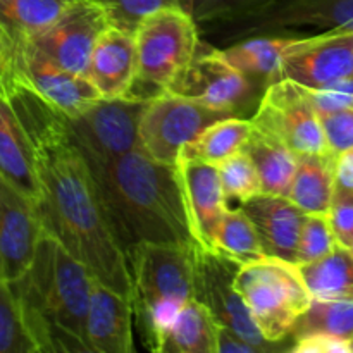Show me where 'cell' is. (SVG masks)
<instances>
[{"label": "cell", "instance_id": "cell-1", "mask_svg": "<svg viewBox=\"0 0 353 353\" xmlns=\"http://www.w3.org/2000/svg\"><path fill=\"white\" fill-rule=\"evenodd\" d=\"M0 86L33 147L45 231L81 261L97 281L131 299L130 264L114 238L68 116L17 74Z\"/></svg>", "mask_w": 353, "mask_h": 353}, {"label": "cell", "instance_id": "cell-2", "mask_svg": "<svg viewBox=\"0 0 353 353\" xmlns=\"http://www.w3.org/2000/svg\"><path fill=\"white\" fill-rule=\"evenodd\" d=\"M90 171L114 238L126 259L140 243L196 245L174 165L154 161L137 148L107 165H93Z\"/></svg>", "mask_w": 353, "mask_h": 353}, {"label": "cell", "instance_id": "cell-3", "mask_svg": "<svg viewBox=\"0 0 353 353\" xmlns=\"http://www.w3.org/2000/svg\"><path fill=\"white\" fill-rule=\"evenodd\" d=\"M93 283L90 269L45 231L31 268L9 283L38 353H90L86 319Z\"/></svg>", "mask_w": 353, "mask_h": 353}, {"label": "cell", "instance_id": "cell-4", "mask_svg": "<svg viewBox=\"0 0 353 353\" xmlns=\"http://www.w3.org/2000/svg\"><path fill=\"white\" fill-rule=\"evenodd\" d=\"M195 248L140 243L128 257L134 327L147 350L161 353L172 321L193 299Z\"/></svg>", "mask_w": 353, "mask_h": 353}, {"label": "cell", "instance_id": "cell-5", "mask_svg": "<svg viewBox=\"0 0 353 353\" xmlns=\"http://www.w3.org/2000/svg\"><path fill=\"white\" fill-rule=\"evenodd\" d=\"M353 31V0H269L240 16L200 24L203 43L224 48L255 37L307 38Z\"/></svg>", "mask_w": 353, "mask_h": 353}, {"label": "cell", "instance_id": "cell-6", "mask_svg": "<svg viewBox=\"0 0 353 353\" xmlns=\"http://www.w3.org/2000/svg\"><path fill=\"white\" fill-rule=\"evenodd\" d=\"M137 74L124 97L148 100L168 93L200 45L199 26L188 10L169 7L148 16L134 33Z\"/></svg>", "mask_w": 353, "mask_h": 353}, {"label": "cell", "instance_id": "cell-7", "mask_svg": "<svg viewBox=\"0 0 353 353\" xmlns=\"http://www.w3.org/2000/svg\"><path fill=\"white\" fill-rule=\"evenodd\" d=\"M234 288L265 340L290 350V331L312 302L299 265L276 257L245 264L238 269Z\"/></svg>", "mask_w": 353, "mask_h": 353}, {"label": "cell", "instance_id": "cell-8", "mask_svg": "<svg viewBox=\"0 0 353 353\" xmlns=\"http://www.w3.org/2000/svg\"><path fill=\"white\" fill-rule=\"evenodd\" d=\"M268 86L264 79L233 68L216 47L200 40L195 57L176 76L168 92L245 117L247 109L259 107Z\"/></svg>", "mask_w": 353, "mask_h": 353}, {"label": "cell", "instance_id": "cell-9", "mask_svg": "<svg viewBox=\"0 0 353 353\" xmlns=\"http://www.w3.org/2000/svg\"><path fill=\"white\" fill-rule=\"evenodd\" d=\"M250 121L254 130L274 138L296 155L330 152L310 90L292 79L271 83Z\"/></svg>", "mask_w": 353, "mask_h": 353}, {"label": "cell", "instance_id": "cell-10", "mask_svg": "<svg viewBox=\"0 0 353 353\" xmlns=\"http://www.w3.org/2000/svg\"><path fill=\"white\" fill-rule=\"evenodd\" d=\"M228 117L238 116L168 92L147 102L140 121V150L154 161L174 165L185 145Z\"/></svg>", "mask_w": 353, "mask_h": 353}, {"label": "cell", "instance_id": "cell-11", "mask_svg": "<svg viewBox=\"0 0 353 353\" xmlns=\"http://www.w3.org/2000/svg\"><path fill=\"white\" fill-rule=\"evenodd\" d=\"M145 107V100L117 97L100 99L78 116H68L90 168L107 165L140 148V121Z\"/></svg>", "mask_w": 353, "mask_h": 353}, {"label": "cell", "instance_id": "cell-12", "mask_svg": "<svg viewBox=\"0 0 353 353\" xmlns=\"http://www.w3.org/2000/svg\"><path fill=\"white\" fill-rule=\"evenodd\" d=\"M241 265L217 252L195 248V293L193 299L210 310L221 326L240 334L259 352L286 350V347L271 343L255 324L247 303L234 288V278Z\"/></svg>", "mask_w": 353, "mask_h": 353}, {"label": "cell", "instance_id": "cell-13", "mask_svg": "<svg viewBox=\"0 0 353 353\" xmlns=\"http://www.w3.org/2000/svg\"><path fill=\"white\" fill-rule=\"evenodd\" d=\"M353 74V31L295 38L283 55L278 79H292L309 90L326 88Z\"/></svg>", "mask_w": 353, "mask_h": 353}, {"label": "cell", "instance_id": "cell-14", "mask_svg": "<svg viewBox=\"0 0 353 353\" xmlns=\"http://www.w3.org/2000/svg\"><path fill=\"white\" fill-rule=\"evenodd\" d=\"M107 28L110 23L97 0H72L52 26L30 41L61 68L83 74L97 40Z\"/></svg>", "mask_w": 353, "mask_h": 353}, {"label": "cell", "instance_id": "cell-15", "mask_svg": "<svg viewBox=\"0 0 353 353\" xmlns=\"http://www.w3.org/2000/svg\"><path fill=\"white\" fill-rule=\"evenodd\" d=\"M43 233L40 205L0 176V268L6 281L26 274Z\"/></svg>", "mask_w": 353, "mask_h": 353}, {"label": "cell", "instance_id": "cell-16", "mask_svg": "<svg viewBox=\"0 0 353 353\" xmlns=\"http://www.w3.org/2000/svg\"><path fill=\"white\" fill-rule=\"evenodd\" d=\"M16 74L69 117L78 116L102 99L85 74L55 64L30 40H16Z\"/></svg>", "mask_w": 353, "mask_h": 353}, {"label": "cell", "instance_id": "cell-17", "mask_svg": "<svg viewBox=\"0 0 353 353\" xmlns=\"http://www.w3.org/2000/svg\"><path fill=\"white\" fill-rule=\"evenodd\" d=\"M174 168L193 240L196 247L214 250V234L228 209L219 169L185 157H178Z\"/></svg>", "mask_w": 353, "mask_h": 353}, {"label": "cell", "instance_id": "cell-18", "mask_svg": "<svg viewBox=\"0 0 353 353\" xmlns=\"http://www.w3.org/2000/svg\"><path fill=\"white\" fill-rule=\"evenodd\" d=\"M268 257L296 264V248L307 214L288 196L259 193L241 203Z\"/></svg>", "mask_w": 353, "mask_h": 353}, {"label": "cell", "instance_id": "cell-19", "mask_svg": "<svg viewBox=\"0 0 353 353\" xmlns=\"http://www.w3.org/2000/svg\"><path fill=\"white\" fill-rule=\"evenodd\" d=\"M134 317L130 296L93 283L90 296L86 338L90 353H133Z\"/></svg>", "mask_w": 353, "mask_h": 353}, {"label": "cell", "instance_id": "cell-20", "mask_svg": "<svg viewBox=\"0 0 353 353\" xmlns=\"http://www.w3.org/2000/svg\"><path fill=\"white\" fill-rule=\"evenodd\" d=\"M83 74L102 99L124 97L137 74V40L119 28H107L97 40Z\"/></svg>", "mask_w": 353, "mask_h": 353}, {"label": "cell", "instance_id": "cell-21", "mask_svg": "<svg viewBox=\"0 0 353 353\" xmlns=\"http://www.w3.org/2000/svg\"><path fill=\"white\" fill-rule=\"evenodd\" d=\"M0 176L40 205L41 190L31 141L0 86Z\"/></svg>", "mask_w": 353, "mask_h": 353}, {"label": "cell", "instance_id": "cell-22", "mask_svg": "<svg viewBox=\"0 0 353 353\" xmlns=\"http://www.w3.org/2000/svg\"><path fill=\"white\" fill-rule=\"evenodd\" d=\"M336 155L299 154L288 199L305 214H327L334 196Z\"/></svg>", "mask_w": 353, "mask_h": 353}, {"label": "cell", "instance_id": "cell-23", "mask_svg": "<svg viewBox=\"0 0 353 353\" xmlns=\"http://www.w3.org/2000/svg\"><path fill=\"white\" fill-rule=\"evenodd\" d=\"M219 323L210 310L192 299L172 321L162 341L161 353H219Z\"/></svg>", "mask_w": 353, "mask_h": 353}, {"label": "cell", "instance_id": "cell-24", "mask_svg": "<svg viewBox=\"0 0 353 353\" xmlns=\"http://www.w3.org/2000/svg\"><path fill=\"white\" fill-rule=\"evenodd\" d=\"M243 150L250 155L257 169L262 183V193L290 196L296 171L295 152L257 130L252 131Z\"/></svg>", "mask_w": 353, "mask_h": 353}, {"label": "cell", "instance_id": "cell-25", "mask_svg": "<svg viewBox=\"0 0 353 353\" xmlns=\"http://www.w3.org/2000/svg\"><path fill=\"white\" fill-rule=\"evenodd\" d=\"M312 299L353 300V252L336 245L333 252L299 265Z\"/></svg>", "mask_w": 353, "mask_h": 353}, {"label": "cell", "instance_id": "cell-26", "mask_svg": "<svg viewBox=\"0 0 353 353\" xmlns=\"http://www.w3.org/2000/svg\"><path fill=\"white\" fill-rule=\"evenodd\" d=\"M293 40L295 38L255 37L217 50L233 68L271 85L278 81L283 55Z\"/></svg>", "mask_w": 353, "mask_h": 353}, {"label": "cell", "instance_id": "cell-27", "mask_svg": "<svg viewBox=\"0 0 353 353\" xmlns=\"http://www.w3.org/2000/svg\"><path fill=\"white\" fill-rule=\"evenodd\" d=\"M254 126L247 117H228L207 128L202 134L185 145L179 157L209 162L217 165L243 150Z\"/></svg>", "mask_w": 353, "mask_h": 353}, {"label": "cell", "instance_id": "cell-28", "mask_svg": "<svg viewBox=\"0 0 353 353\" xmlns=\"http://www.w3.org/2000/svg\"><path fill=\"white\" fill-rule=\"evenodd\" d=\"M236 264L245 265L265 259L255 226L241 207H228L214 234V250Z\"/></svg>", "mask_w": 353, "mask_h": 353}, {"label": "cell", "instance_id": "cell-29", "mask_svg": "<svg viewBox=\"0 0 353 353\" xmlns=\"http://www.w3.org/2000/svg\"><path fill=\"white\" fill-rule=\"evenodd\" d=\"M324 334L352 343L353 340V300L312 299L305 312L296 319L290 331V340Z\"/></svg>", "mask_w": 353, "mask_h": 353}, {"label": "cell", "instance_id": "cell-30", "mask_svg": "<svg viewBox=\"0 0 353 353\" xmlns=\"http://www.w3.org/2000/svg\"><path fill=\"white\" fill-rule=\"evenodd\" d=\"M72 0H0V24L16 40H30L55 23Z\"/></svg>", "mask_w": 353, "mask_h": 353}, {"label": "cell", "instance_id": "cell-31", "mask_svg": "<svg viewBox=\"0 0 353 353\" xmlns=\"http://www.w3.org/2000/svg\"><path fill=\"white\" fill-rule=\"evenodd\" d=\"M224 199L228 207H240L252 196L262 193V183L259 172L245 150L231 155L217 164Z\"/></svg>", "mask_w": 353, "mask_h": 353}, {"label": "cell", "instance_id": "cell-32", "mask_svg": "<svg viewBox=\"0 0 353 353\" xmlns=\"http://www.w3.org/2000/svg\"><path fill=\"white\" fill-rule=\"evenodd\" d=\"M0 353H38L24 324L19 300L0 276Z\"/></svg>", "mask_w": 353, "mask_h": 353}, {"label": "cell", "instance_id": "cell-33", "mask_svg": "<svg viewBox=\"0 0 353 353\" xmlns=\"http://www.w3.org/2000/svg\"><path fill=\"white\" fill-rule=\"evenodd\" d=\"M110 26L134 34L140 24L154 12L169 7L186 10V0H97Z\"/></svg>", "mask_w": 353, "mask_h": 353}, {"label": "cell", "instance_id": "cell-34", "mask_svg": "<svg viewBox=\"0 0 353 353\" xmlns=\"http://www.w3.org/2000/svg\"><path fill=\"white\" fill-rule=\"evenodd\" d=\"M336 245L330 214H307L296 248V265L309 264L324 257L333 252Z\"/></svg>", "mask_w": 353, "mask_h": 353}, {"label": "cell", "instance_id": "cell-35", "mask_svg": "<svg viewBox=\"0 0 353 353\" xmlns=\"http://www.w3.org/2000/svg\"><path fill=\"white\" fill-rule=\"evenodd\" d=\"M268 2L269 0H186V10L192 14L196 26H200L250 12Z\"/></svg>", "mask_w": 353, "mask_h": 353}, {"label": "cell", "instance_id": "cell-36", "mask_svg": "<svg viewBox=\"0 0 353 353\" xmlns=\"http://www.w3.org/2000/svg\"><path fill=\"white\" fill-rule=\"evenodd\" d=\"M324 138L331 154L338 157L353 148V109H341L321 114Z\"/></svg>", "mask_w": 353, "mask_h": 353}, {"label": "cell", "instance_id": "cell-37", "mask_svg": "<svg viewBox=\"0 0 353 353\" xmlns=\"http://www.w3.org/2000/svg\"><path fill=\"white\" fill-rule=\"evenodd\" d=\"M310 97L319 116L334 110L353 109V74L331 83L326 88L310 90Z\"/></svg>", "mask_w": 353, "mask_h": 353}, {"label": "cell", "instance_id": "cell-38", "mask_svg": "<svg viewBox=\"0 0 353 353\" xmlns=\"http://www.w3.org/2000/svg\"><path fill=\"white\" fill-rule=\"evenodd\" d=\"M330 221L338 245L352 248L353 245V199L336 196L330 209Z\"/></svg>", "mask_w": 353, "mask_h": 353}, {"label": "cell", "instance_id": "cell-39", "mask_svg": "<svg viewBox=\"0 0 353 353\" xmlns=\"http://www.w3.org/2000/svg\"><path fill=\"white\" fill-rule=\"evenodd\" d=\"M290 352L293 353H352L348 341L336 338L324 336V334H310L293 341Z\"/></svg>", "mask_w": 353, "mask_h": 353}, {"label": "cell", "instance_id": "cell-40", "mask_svg": "<svg viewBox=\"0 0 353 353\" xmlns=\"http://www.w3.org/2000/svg\"><path fill=\"white\" fill-rule=\"evenodd\" d=\"M350 196L353 199V148L336 157L334 169V196Z\"/></svg>", "mask_w": 353, "mask_h": 353}, {"label": "cell", "instance_id": "cell-41", "mask_svg": "<svg viewBox=\"0 0 353 353\" xmlns=\"http://www.w3.org/2000/svg\"><path fill=\"white\" fill-rule=\"evenodd\" d=\"M16 74V38L0 24V85Z\"/></svg>", "mask_w": 353, "mask_h": 353}, {"label": "cell", "instance_id": "cell-42", "mask_svg": "<svg viewBox=\"0 0 353 353\" xmlns=\"http://www.w3.org/2000/svg\"><path fill=\"white\" fill-rule=\"evenodd\" d=\"M217 352L219 353H261L254 345L245 341L240 334L233 333L219 324V338H217Z\"/></svg>", "mask_w": 353, "mask_h": 353}, {"label": "cell", "instance_id": "cell-43", "mask_svg": "<svg viewBox=\"0 0 353 353\" xmlns=\"http://www.w3.org/2000/svg\"><path fill=\"white\" fill-rule=\"evenodd\" d=\"M350 347H352V353H353V340H352V343H350Z\"/></svg>", "mask_w": 353, "mask_h": 353}, {"label": "cell", "instance_id": "cell-44", "mask_svg": "<svg viewBox=\"0 0 353 353\" xmlns=\"http://www.w3.org/2000/svg\"><path fill=\"white\" fill-rule=\"evenodd\" d=\"M0 276H2V268H0ZM2 278H3V276H2Z\"/></svg>", "mask_w": 353, "mask_h": 353}, {"label": "cell", "instance_id": "cell-45", "mask_svg": "<svg viewBox=\"0 0 353 353\" xmlns=\"http://www.w3.org/2000/svg\"><path fill=\"white\" fill-rule=\"evenodd\" d=\"M352 252H353V245H352Z\"/></svg>", "mask_w": 353, "mask_h": 353}]
</instances>
